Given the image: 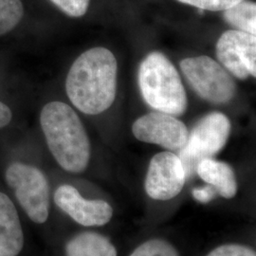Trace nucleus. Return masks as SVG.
<instances>
[{"mask_svg": "<svg viewBox=\"0 0 256 256\" xmlns=\"http://www.w3.org/2000/svg\"><path fill=\"white\" fill-rule=\"evenodd\" d=\"M46 144L57 164L70 173H82L90 162V142L82 120L63 102H50L40 113Z\"/></svg>", "mask_w": 256, "mask_h": 256, "instance_id": "nucleus-2", "label": "nucleus"}, {"mask_svg": "<svg viewBox=\"0 0 256 256\" xmlns=\"http://www.w3.org/2000/svg\"><path fill=\"white\" fill-rule=\"evenodd\" d=\"M55 204L74 221L86 227H99L108 224L113 216L108 202L84 198L76 188L64 184L54 194Z\"/></svg>", "mask_w": 256, "mask_h": 256, "instance_id": "nucleus-10", "label": "nucleus"}, {"mask_svg": "<svg viewBox=\"0 0 256 256\" xmlns=\"http://www.w3.org/2000/svg\"><path fill=\"white\" fill-rule=\"evenodd\" d=\"M218 194L216 190L210 186L207 185L202 188H196L192 190V196L202 203H208L212 202Z\"/></svg>", "mask_w": 256, "mask_h": 256, "instance_id": "nucleus-20", "label": "nucleus"}, {"mask_svg": "<svg viewBox=\"0 0 256 256\" xmlns=\"http://www.w3.org/2000/svg\"><path fill=\"white\" fill-rule=\"evenodd\" d=\"M207 256H256V254L254 250L248 246L227 244L212 250Z\"/></svg>", "mask_w": 256, "mask_h": 256, "instance_id": "nucleus-19", "label": "nucleus"}, {"mask_svg": "<svg viewBox=\"0 0 256 256\" xmlns=\"http://www.w3.org/2000/svg\"><path fill=\"white\" fill-rule=\"evenodd\" d=\"M185 180V170L180 156L170 151L160 152L149 164L146 192L156 200H169L182 192Z\"/></svg>", "mask_w": 256, "mask_h": 256, "instance_id": "nucleus-8", "label": "nucleus"}, {"mask_svg": "<svg viewBox=\"0 0 256 256\" xmlns=\"http://www.w3.org/2000/svg\"><path fill=\"white\" fill-rule=\"evenodd\" d=\"M23 16L24 6L21 0H0V36L14 30Z\"/></svg>", "mask_w": 256, "mask_h": 256, "instance_id": "nucleus-15", "label": "nucleus"}, {"mask_svg": "<svg viewBox=\"0 0 256 256\" xmlns=\"http://www.w3.org/2000/svg\"><path fill=\"white\" fill-rule=\"evenodd\" d=\"M24 236L18 210L8 196L0 192V254L18 256Z\"/></svg>", "mask_w": 256, "mask_h": 256, "instance_id": "nucleus-11", "label": "nucleus"}, {"mask_svg": "<svg viewBox=\"0 0 256 256\" xmlns=\"http://www.w3.org/2000/svg\"><path fill=\"white\" fill-rule=\"evenodd\" d=\"M180 3L210 12L226 10L244 0H178Z\"/></svg>", "mask_w": 256, "mask_h": 256, "instance_id": "nucleus-18", "label": "nucleus"}, {"mask_svg": "<svg viewBox=\"0 0 256 256\" xmlns=\"http://www.w3.org/2000/svg\"><path fill=\"white\" fill-rule=\"evenodd\" d=\"M12 120V112L9 106L0 101V129L9 124Z\"/></svg>", "mask_w": 256, "mask_h": 256, "instance_id": "nucleus-21", "label": "nucleus"}, {"mask_svg": "<svg viewBox=\"0 0 256 256\" xmlns=\"http://www.w3.org/2000/svg\"><path fill=\"white\" fill-rule=\"evenodd\" d=\"M224 19L238 30L256 36V4L252 1H242L224 10Z\"/></svg>", "mask_w": 256, "mask_h": 256, "instance_id": "nucleus-14", "label": "nucleus"}, {"mask_svg": "<svg viewBox=\"0 0 256 256\" xmlns=\"http://www.w3.org/2000/svg\"><path fill=\"white\" fill-rule=\"evenodd\" d=\"M135 138L146 144H158L170 152H180L186 146L189 131L182 120L170 114L154 111L135 120Z\"/></svg>", "mask_w": 256, "mask_h": 256, "instance_id": "nucleus-7", "label": "nucleus"}, {"mask_svg": "<svg viewBox=\"0 0 256 256\" xmlns=\"http://www.w3.org/2000/svg\"><path fill=\"white\" fill-rule=\"evenodd\" d=\"M0 256H1V254H0Z\"/></svg>", "mask_w": 256, "mask_h": 256, "instance_id": "nucleus-22", "label": "nucleus"}, {"mask_svg": "<svg viewBox=\"0 0 256 256\" xmlns=\"http://www.w3.org/2000/svg\"><path fill=\"white\" fill-rule=\"evenodd\" d=\"M70 18H81L88 12L90 0H50Z\"/></svg>", "mask_w": 256, "mask_h": 256, "instance_id": "nucleus-17", "label": "nucleus"}, {"mask_svg": "<svg viewBox=\"0 0 256 256\" xmlns=\"http://www.w3.org/2000/svg\"><path fill=\"white\" fill-rule=\"evenodd\" d=\"M130 256H180L176 248L162 239H152L142 243Z\"/></svg>", "mask_w": 256, "mask_h": 256, "instance_id": "nucleus-16", "label": "nucleus"}, {"mask_svg": "<svg viewBox=\"0 0 256 256\" xmlns=\"http://www.w3.org/2000/svg\"><path fill=\"white\" fill-rule=\"evenodd\" d=\"M196 174L206 183L212 186L218 194L224 198H232L238 192L234 171L228 164L212 158H204L196 166Z\"/></svg>", "mask_w": 256, "mask_h": 256, "instance_id": "nucleus-12", "label": "nucleus"}, {"mask_svg": "<svg viewBox=\"0 0 256 256\" xmlns=\"http://www.w3.org/2000/svg\"><path fill=\"white\" fill-rule=\"evenodd\" d=\"M66 256H117L116 248L96 232H82L66 244Z\"/></svg>", "mask_w": 256, "mask_h": 256, "instance_id": "nucleus-13", "label": "nucleus"}, {"mask_svg": "<svg viewBox=\"0 0 256 256\" xmlns=\"http://www.w3.org/2000/svg\"><path fill=\"white\" fill-rule=\"evenodd\" d=\"M216 56L230 74L245 80L256 76V36L238 30L221 34L216 43Z\"/></svg>", "mask_w": 256, "mask_h": 256, "instance_id": "nucleus-9", "label": "nucleus"}, {"mask_svg": "<svg viewBox=\"0 0 256 256\" xmlns=\"http://www.w3.org/2000/svg\"><path fill=\"white\" fill-rule=\"evenodd\" d=\"M138 82L144 100L153 110L182 116L187 108V96L174 64L158 52L147 55L140 64Z\"/></svg>", "mask_w": 256, "mask_h": 256, "instance_id": "nucleus-3", "label": "nucleus"}, {"mask_svg": "<svg viewBox=\"0 0 256 256\" xmlns=\"http://www.w3.org/2000/svg\"><path fill=\"white\" fill-rule=\"evenodd\" d=\"M5 178L28 216L38 224L45 223L50 214V186L43 172L32 165L14 162Z\"/></svg>", "mask_w": 256, "mask_h": 256, "instance_id": "nucleus-5", "label": "nucleus"}, {"mask_svg": "<svg viewBox=\"0 0 256 256\" xmlns=\"http://www.w3.org/2000/svg\"><path fill=\"white\" fill-rule=\"evenodd\" d=\"M180 68L194 90L203 100L226 104L236 92V86L229 72L209 56L183 59Z\"/></svg>", "mask_w": 256, "mask_h": 256, "instance_id": "nucleus-6", "label": "nucleus"}, {"mask_svg": "<svg viewBox=\"0 0 256 256\" xmlns=\"http://www.w3.org/2000/svg\"><path fill=\"white\" fill-rule=\"evenodd\" d=\"M117 60L110 50L97 46L74 62L66 80V92L72 104L88 115L108 110L117 92Z\"/></svg>", "mask_w": 256, "mask_h": 256, "instance_id": "nucleus-1", "label": "nucleus"}, {"mask_svg": "<svg viewBox=\"0 0 256 256\" xmlns=\"http://www.w3.org/2000/svg\"><path fill=\"white\" fill-rule=\"evenodd\" d=\"M230 122L226 115L212 112L200 120L189 133L186 146L178 152L186 178L196 174V166L204 158H212L228 142Z\"/></svg>", "mask_w": 256, "mask_h": 256, "instance_id": "nucleus-4", "label": "nucleus"}]
</instances>
